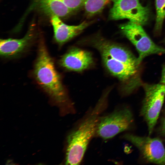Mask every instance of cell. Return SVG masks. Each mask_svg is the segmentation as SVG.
Instances as JSON below:
<instances>
[{
	"mask_svg": "<svg viewBox=\"0 0 165 165\" xmlns=\"http://www.w3.org/2000/svg\"><path fill=\"white\" fill-rule=\"evenodd\" d=\"M109 92H105L85 118L68 135L66 164L78 165L82 160L89 143L96 133L99 115L106 107Z\"/></svg>",
	"mask_w": 165,
	"mask_h": 165,
	"instance_id": "2",
	"label": "cell"
},
{
	"mask_svg": "<svg viewBox=\"0 0 165 165\" xmlns=\"http://www.w3.org/2000/svg\"><path fill=\"white\" fill-rule=\"evenodd\" d=\"M35 38L32 30H29L22 38L1 39V56L3 58L8 59L15 58L19 57L28 50Z\"/></svg>",
	"mask_w": 165,
	"mask_h": 165,
	"instance_id": "10",
	"label": "cell"
},
{
	"mask_svg": "<svg viewBox=\"0 0 165 165\" xmlns=\"http://www.w3.org/2000/svg\"><path fill=\"white\" fill-rule=\"evenodd\" d=\"M156 17L154 31L156 34L160 33L165 17V0H155Z\"/></svg>",
	"mask_w": 165,
	"mask_h": 165,
	"instance_id": "14",
	"label": "cell"
},
{
	"mask_svg": "<svg viewBox=\"0 0 165 165\" xmlns=\"http://www.w3.org/2000/svg\"><path fill=\"white\" fill-rule=\"evenodd\" d=\"M95 48L100 54L108 56L135 68H139L138 58L127 49L97 34L82 40L79 43Z\"/></svg>",
	"mask_w": 165,
	"mask_h": 165,
	"instance_id": "6",
	"label": "cell"
},
{
	"mask_svg": "<svg viewBox=\"0 0 165 165\" xmlns=\"http://www.w3.org/2000/svg\"><path fill=\"white\" fill-rule=\"evenodd\" d=\"M164 40H165V39Z\"/></svg>",
	"mask_w": 165,
	"mask_h": 165,
	"instance_id": "18",
	"label": "cell"
},
{
	"mask_svg": "<svg viewBox=\"0 0 165 165\" xmlns=\"http://www.w3.org/2000/svg\"><path fill=\"white\" fill-rule=\"evenodd\" d=\"M133 119L132 113L128 108L115 110L107 115L99 117L96 133L104 139L111 138L130 128Z\"/></svg>",
	"mask_w": 165,
	"mask_h": 165,
	"instance_id": "5",
	"label": "cell"
},
{
	"mask_svg": "<svg viewBox=\"0 0 165 165\" xmlns=\"http://www.w3.org/2000/svg\"><path fill=\"white\" fill-rule=\"evenodd\" d=\"M38 7L44 13L60 18L68 16L72 12L61 0H35Z\"/></svg>",
	"mask_w": 165,
	"mask_h": 165,
	"instance_id": "12",
	"label": "cell"
},
{
	"mask_svg": "<svg viewBox=\"0 0 165 165\" xmlns=\"http://www.w3.org/2000/svg\"><path fill=\"white\" fill-rule=\"evenodd\" d=\"M72 12L76 11L84 6L86 0H61Z\"/></svg>",
	"mask_w": 165,
	"mask_h": 165,
	"instance_id": "15",
	"label": "cell"
},
{
	"mask_svg": "<svg viewBox=\"0 0 165 165\" xmlns=\"http://www.w3.org/2000/svg\"><path fill=\"white\" fill-rule=\"evenodd\" d=\"M112 0H86L84 7L86 16H93L100 13Z\"/></svg>",
	"mask_w": 165,
	"mask_h": 165,
	"instance_id": "13",
	"label": "cell"
},
{
	"mask_svg": "<svg viewBox=\"0 0 165 165\" xmlns=\"http://www.w3.org/2000/svg\"><path fill=\"white\" fill-rule=\"evenodd\" d=\"M33 73L37 83L53 100L61 107H72L60 75L42 40L38 46Z\"/></svg>",
	"mask_w": 165,
	"mask_h": 165,
	"instance_id": "1",
	"label": "cell"
},
{
	"mask_svg": "<svg viewBox=\"0 0 165 165\" xmlns=\"http://www.w3.org/2000/svg\"><path fill=\"white\" fill-rule=\"evenodd\" d=\"M60 18L57 16H53L50 19L53 29L54 40L60 46L80 34L90 23L85 21L77 25H69L64 23Z\"/></svg>",
	"mask_w": 165,
	"mask_h": 165,
	"instance_id": "11",
	"label": "cell"
},
{
	"mask_svg": "<svg viewBox=\"0 0 165 165\" xmlns=\"http://www.w3.org/2000/svg\"><path fill=\"white\" fill-rule=\"evenodd\" d=\"M58 62L61 66L66 69L81 72L92 65L94 60L90 52L73 47L61 57Z\"/></svg>",
	"mask_w": 165,
	"mask_h": 165,
	"instance_id": "9",
	"label": "cell"
},
{
	"mask_svg": "<svg viewBox=\"0 0 165 165\" xmlns=\"http://www.w3.org/2000/svg\"><path fill=\"white\" fill-rule=\"evenodd\" d=\"M109 18L112 20L127 19L142 26L146 24L150 16L149 6H144L139 0H112Z\"/></svg>",
	"mask_w": 165,
	"mask_h": 165,
	"instance_id": "7",
	"label": "cell"
},
{
	"mask_svg": "<svg viewBox=\"0 0 165 165\" xmlns=\"http://www.w3.org/2000/svg\"><path fill=\"white\" fill-rule=\"evenodd\" d=\"M145 93L140 114L146 122L149 135L152 133L164 102L165 85L142 83Z\"/></svg>",
	"mask_w": 165,
	"mask_h": 165,
	"instance_id": "3",
	"label": "cell"
},
{
	"mask_svg": "<svg viewBox=\"0 0 165 165\" xmlns=\"http://www.w3.org/2000/svg\"><path fill=\"white\" fill-rule=\"evenodd\" d=\"M119 28L122 34L135 46L138 53V61L140 65L146 57L152 54H165V48L156 44L142 27L129 21L121 24Z\"/></svg>",
	"mask_w": 165,
	"mask_h": 165,
	"instance_id": "4",
	"label": "cell"
},
{
	"mask_svg": "<svg viewBox=\"0 0 165 165\" xmlns=\"http://www.w3.org/2000/svg\"><path fill=\"white\" fill-rule=\"evenodd\" d=\"M160 83L165 85V63L163 65Z\"/></svg>",
	"mask_w": 165,
	"mask_h": 165,
	"instance_id": "17",
	"label": "cell"
},
{
	"mask_svg": "<svg viewBox=\"0 0 165 165\" xmlns=\"http://www.w3.org/2000/svg\"><path fill=\"white\" fill-rule=\"evenodd\" d=\"M123 138L136 147L147 161L165 165V147L159 138L140 136L131 134H125Z\"/></svg>",
	"mask_w": 165,
	"mask_h": 165,
	"instance_id": "8",
	"label": "cell"
},
{
	"mask_svg": "<svg viewBox=\"0 0 165 165\" xmlns=\"http://www.w3.org/2000/svg\"><path fill=\"white\" fill-rule=\"evenodd\" d=\"M159 132L160 135L165 139V111L162 119Z\"/></svg>",
	"mask_w": 165,
	"mask_h": 165,
	"instance_id": "16",
	"label": "cell"
}]
</instances>
